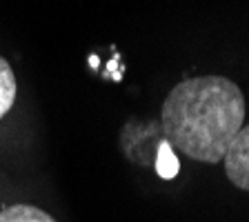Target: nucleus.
Here are the masks:
<instances>
[{"label": "nucleus", "mask_w": 249, "mask_h": 222, "mask_svg": "<svg viewBox=\"0 0 249 222\" xmlns=\"http://www.w3.org/2000/svg\"><path fill=\"white\" fill-rule=\"evenodd\" d=\"M0 222H56L47 211L31 205H11L0 211Z\"/></svg>", "instance_id": "obj_3"}, {"label": "nucleus", "mask_w": 249, "mask_h": 222, "mask_svg": "<svg viewBox=\"0 0 249 222\" xmlns=\"http://www.w3.org/2000/svg\"><path fill=\"white\" fill-rule=\"evenodd\" d=\"M16 76H14V69L9 67V62L5 58L0 56V120L5 118V114L14 107V100H16Z\"/></svg>", "instance_id": "obj_4"}, {"label": "nucleus", "mask_w": 249, "mask_h": 222, "mask_svg": "<svg viewBox=\"0 0 249 222\" xmlns=\"http://www.w3.org/2000/svg\"><path fill=\"white\" fill-rule=\"evenodd\" d=\"M223 160L231 185H236L243 191H249V124L240 127Z\"/></svg>", "instance_id": "obj_2"}, {"label": "nucleus", "mask_w": 249, "mask_h": 222, "mask_svg": "<svg viewBox=\"0 0 249 222\" xmlns=\"http://www.w3.org/2000/svg\"><path fill=\"white\" fill-rule=\"evenodd\" d=\"M158 176L165 178V180H171V178L178 173V158L176 151L167 145V140L162 138L160 145H158V151H156V162H154Z\"/></svg>", "instance_id": "obj_5"}, {"label": "nucleus", "mask_w": 249, "mask_h": 222, "mask_svg": "<svg viewBox=\"0 0 249 222\" xmlns=\"http://www.w3.org/2000/svg\"><path fill=\"white\" fill-rule=\"evenodd\" d=\"M245 122V96L223 76L182 80L160 109V129L174 151L198 162L216 165L227 154Z\"/></svg>", "instance_id": "obj_1"}]
</instances>
